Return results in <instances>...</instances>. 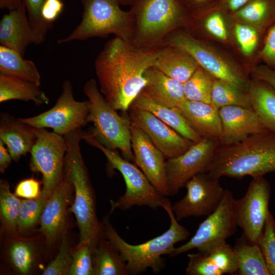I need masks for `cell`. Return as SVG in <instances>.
Instances as JSON below:
<instances>
[{"label":"cell","instance_id":"7","mask_svg":"<svg viewBox=\"0 0 275 275\" xmlns=\"http://www.w3.org/2000/svg\"><path fill=\"white\" fill-rule=\"evenodd\" d=\"M83 7L80 23L59 44L111 34L131 41L133 22L130 11H124L118 0H80Z\"/></svg>","mask_w":275,"mask_h":275},{"label":"cell","instance_id":"2","mask_svg":"<svg viewBox=\"0 0 275 275\" xmlns=\"http://www.w3.org/2000/svg\"><path fill=\"white\" fill-rule=\"evenodd\" d=\"M275 172V132L254 134L217 149L207 172L210 176L240 178Z\"/></svg>","mask_w":275,"mask_h":275},{"label":"cell","instance_id":"41","mask_svg":"<svg viewBox=\"0 0 275 275\" xmlns=\"http://www.w3.org/2000/svg\"><path fill=\"white\" fill-rule=\"evenodd\" d=\"M235 34L242 52L246 56L252 54L258 42L257 31L245 25L237 24L235 28Z\"/></svg>","mask_w":275,"mask_h":275},{"label":"cell","instance_id":"21","mask_svg":"<svg viewBox=\"0 0 275 275\" xmlns=\"http://www.w3.org/2000/svg\"><path fill=\"white\" fill-rule=\"evenodd\" d=\"M187 275L236 274L238 261L233 248L225 243L209 251L187 254Z\"/></svg>","mask_w":275,"mask_h":275},{"label":"cell","instance_id":"51","mask_svg":"<svg viewBox=\"0 0 275 275\" xmlns=\"http://www.w3.org/2000/svg\"><path fill=\"white\" fill-rule=\"evenodd\" d=\"M24 2V0H0V8L12 11L18 8Z\"/></svg>","mask_w":275,"mask_h":275},{"label":"cell","instance_id":"25","mask_svg":"<svg viewBox=\"0 0 275 275\" xmlns=\"http://www.w3.org/2000/svg\"><path fill=\"white\" fill-rule=\"evenodd\" d=\"M130 106L151 113L180 134L194 143L203 139L194 130L178 107H169L158 103L142 91L136 96Z\"/></svg>","mask_w":275,"mask_h":275},{"label":"cell","instance_id":"10","mask_svg":"<svg viewBox=\"0 0 275 275\" xmlns=\"http://www.w3.org/2000/svg\"><path fill=\"white\" fill-rule=\"evenodd\" d=\"M179 47L189 53L202 67L215 79L226 81L248 92L250 81L237 68L205 43L180 29L170 34L162 46Z\"/></svg>","mask_w":275,"mask_h":275},{"label":"cell","instance_id":"3","mask_svg":"<svg viewBox=\"0 0 275 275\" xmlns=\"http://www.w3.org/2000/svg\"><path fill=\"white\" fill-rule=\"evenodd\" d=\"M163 208L170 219L169 229L161 235L147 241L136 245L127 243L118 234L107 218L102 223L105 237L119 251L126 265L130 274L142 273L151 268L155 273H158L164 266L162 256H171L175 250V245L186 240L190 233L176 219L169 200Z\"/></svg>","mask_w":275,"mask_h":275},{"label":"cell","instance_id":"19","mask_svg":"<svg viewBox=\"0 0 275 275\" xmlns=\"http://www.w3.org/2000/svg\"><path fill=\"white\" fill-rule=\"evenodd\" d=\"M24 2L18 8L5 14L0 21V43L23 56L31 44L43 42L31 25Z\"/></svg>","mask_w":275,"mask_h":275},{"label":"cell","instance_id":"24","mask_svg":"<svg viewBox=\"0 0 275 275\" xmlns=\"http://www.w3.org/2000/svg\"><path fill=\"white\" fill-rule=\"evenodd\" d=\"M147 83L142 92L161 104L177 107L186 98L184 84L173 79L154 67L146 72Z\"/></svg>","mask_w":275,"mask_h":275},{"label":"cell","instance_id":"40","mask_svg":"<svg viewBox=\"0 0 275 275\" xmlns=\"http://www.w3.org/2000/svg\"><path fill=\"white\" fill-rule=\"evenodd\" d=\"M72 261L68 241L66 237H63L59 253L56 258L46 266L43 272V275L67 274Z\"/></svg>","mask_w":275,"mask_h":275},{"label":"cell","instance_id":"22","mask_svg":"<svg viewBox=\"0 0 275 275\" xmlns=\"http://www.w3.org/2000/svg\"><path fill=\"white\" fill-rule=\"evenodd\" d=\"M177 107L202 138L219 141L222 129L219 109L211 103L185 99Z\"/></svg>","mask_w":275,"mask_h":275},{"label":"cell","instance_id":"9","mask_svg":"<svg viewBox=\"0 0 275 275\" xmlns=\"http://www.w3.org/2000/svg\"><path fill=\"white\" fill-rule=\"evenodd\" d=\"M33 129L36 141L31 151L30 169L42 176L41 195L48 200L64 179L67 144L64 136L44 128Z\"/></svg>","mask_w":275,"mask_h":275},{"label":"cell","instance_id":"6","mask_svg":"<svg viewBox=\"0 0 275 275\" xmlns=\"http://www.w3.org/2000/svg\"><path fill=\"white\" fill-rule=\"evenodd\" d=\"M83 91L90 103L87 121L94 125L88 132L104 147L120 150L123 157L134 162L129 118L119 115L106 102L94 78L86 82Z\"/></svg>","mask_w":275,"mask_h":275},{"label":"cell","instance_id":"38","mask_svg":"<svg viewBox=\"0 0 275 275\" xmlns=\"http://www.w3.org/2000/svg\"><path fill=\"white\" fill-rule=\"evenodd\" d=\"M96 240L79 243L72 254L68 275H94V248Z\"/></svg>","mask_w":275,"mask_h":275},{"label":"cell","instance_id":"48","mask_svg":"<svg viewBox=\"0 0 275 275\" xmlns=\"http://www.w3.org/2000/svg\"><path fill=\"white\" fill-rule=\"evenodd\" d=\"M12 158L4 142L0 140V171L4 173L11 163Z\"/></svg>","mask_w":275,"mask_h":275},{"label":"cell","instance_id":"28","mask_svg":"<svg viewBox=\"0 0 275 275\" xmlns=\"http://www.w3.org/2000/svg\"><path fill=\"white\" fill-rule=\"evenodd\" d=\"M248 93L252 108L265 127L275 132V89L267 82L254 78Z\"/></svg>","mask_w":275,"mask_h":275},{"label":"cell","instance_id":"12","mask_svg":"<svg viewBox=\"0 0 275 275\" xmlns=\"http://www.w3.org/2000/svg\"><path fill=\"white\" fill-rule=\"evenodd\" d=\"M232 191L225 189L222 201L217 208L199 225L195 235L184 244L176 248L171 257H175L193 249L209 251L226 243V240L237 231Z\"/></svg>","mask_w":275,"mask_h":275},{"label":"cell","instance_id":"23","mask_svg":"<svg viewBox=\"0 0 275 275\" xmlns=\"http://www.w3.org/2000/svg\"><path fill=\"white\" fill-rule=\"evenodd\" d=\"M33 127L21 122L7 113H1L0 140L6 146L13 160L30 152L36 141Z\"/></svg>","mask_w":275,"mask_h":275},{"label":"cell","instance_id":"52","mask_svg":"<svg viewBox=\"0 0 275 275\" xmlns=\"http://www.w3.org/2000/svg\"><path fill=\"white\" fill-rule=\"evenodd\" d=\"M121 5L130 6V7L133 4L135 0H118Z\"/></svg>","mask_w":275,"mask_h":275},{"label":"cell","instance_id":"20","mask_svg":"<svg viewBox=\"0 0 275 275\" xmlns=\"http://www.w3.org/2000/svg\"><path fill=\"white\" fill-rule=\"evenodd\" d=\"M74 190L72 184L64 178L47 201L40 217V229L48 245L62 234L65 227L67 208Z\"/></svg>","mask_w":275,"mask_h":275},{"label":"cell","instance_id":"29","mask_svg":"<svg viewBox=\"0 0 275 275\" xmlns=\"http://www.w3.org/2000/svg\"><path fill=\"white\" fill-rule=\"evenodd\" d=\"M97 239L93 255L94 275H128L126 263L119 251L107 239Z\"/></svg>","mask_w":275,"mask_h":275},{"label":"cell","instance_id":"5","mask_svg":"<svg viewBox=\"0 0 275 275\" xmlns=\"http://www.w3.org/2000/svg\"><path fill=\"white\" fill-rule=\"evenodd\" d=\"M188 10L178 0H135L129 10L131 42L143 47L163 46L166 38L184 24Z\"/></svg>","mask_w":275,"mask_h":275},{"label":"cell","instance_id":"36","mask_svg":"<svg viewBox=\"0 0 275 275\" xmlns=\"http://www.w3.org/2000/svg\"><path fill=\"white\" fill-rule=\"evenodd\" d=\"M8 255L11 263L19 272L26 274L30 272L36 258L33 244L24 240H16L11 244Z\"/></svg>","mask_w":275,"mask_h":275},{"label":"cell","instance_id":"18","mask_svg":"<svg viewBox=\"0 0 275 275\" xmlns=\"http://www.w3.org/2000/svg\"><path fill=\"white\" fill-rule=\"evenodd\" d=\"M222 124L221 145L239 142L252 135L269 131L252 108L224 106L219 109Z\"/></svg>","mask_w":275,"mask_h":275},{"label":"cell","instance_id":"15","mask_svg":"<svg viewBox=\"0 0 275 275\" xmlns=\"http://www.w3.org/2000/svg\"><path fill=\"white\" fill-rule=\"evenodd\" d=\"M186 193L180 200L172 205L173 213L178 221L189 217L208 216L218 207L225 189L219 179L208 173L194 176L185 185Z\"/></svg>","mask_w":275,"mask_h":275},{"label":"cell","instance_id":"17","mask_svg":"<svg viewBox=\"0 0 275 275\" xmlns=\"http://www.w3.org/2000/svg\"><path fill=\"white\" fill-rule=\"evenodd\" d=\"M130 130L134 164L160 194L169 196L167 159L143 131L132 124Z\"/></svg>","mask_w":275,"mask_h":275},{"label":"cell","instance_id":"50","mask_svg":"<svg viewBox=\"0 0 275 275\" xmlns=\"http://www.w3.org/2000/svg\"><path fill=\"white\" fill-rule=\"evenodd\" d=\"M187 9L196 10L207 4L209 0H178Z\"/></svg>","mask_w":275,"mask_h":275},{"label":"cell","instance_id":"35","mask_svg":"<svg viewBox=\"0 0 275 275\" xmlns=\"http://www.w3.org/2000/svg\"><path fill=\"white\" fill-rule=\"evenodd\" d=\"M21 200L10 189L8 182L0 181V215L4 227L8 231L15 232L20 208Z\"/></svg>","mask_w":275,"mask_h":275},{"label":"cell","instance_id":"45","mask_svg":"<svg viewBox=\"0 0 275 275\" xmlns=\"http://www.w3.org/2000/svg\"><path fill=\"white\" fill-rule=\"evenodd\" d=\"M204 27L207 32L219 39L224 40L227 38V30L220 13L214 12L207 17Z\"/></svg>","mask_w":275,"mask_h":275},{"label":"cell","instance_id":"43","mask_svg":"<svg viewBox=\"0 0 275 275\" xmlns=\"http://www.w3.org/2000/svg\"><path fill=\"white\" fill-rule=\"evenodd\" d=\"M63 8L64 3L62 0H45L43 3L41 8V17L49 30L53 26V23L59 17Z\"/></svg>","mask_w":275,"mask_h":275},{"label":"cell","instance_id":"47","mask_svg":"<svg viewBox=\"0 0 275 275\" xmlns=\"http://www.w3.org/2000/svg\"><path fill=\"white\" fill-rule=\"evenodd\" d=\"M253 74L254 78L264 81L275 89V70L262 65L256 68Z\"/></svg>","mask_w":275,"mask_h":275},{"label":"cell","instance_id":"4","mask_svg":"<svg viewBox=\"0 0 275 275\" xmlns=\"http://www.w3.org/2000/svg\"><path fill=\"white\" fill-rule=\"evenodd\" d=\"M64 136L67 144L64 178L72 184L75 192L70 211L77 222L79 243L94 241L102 233L103 227L97 217L94 193L80 151L84 132L80 128Z\"/></svg>","mask_w":275,"mask_h":275},{"label":"cell","instance_id":"42","mask_svg":"<svg viewBox=\"0 0 275 275\" xmlns=\"http://www.w3.org/2000/svg\"><path fill=\"white\" fill-rule=\"evenodd\" d=\"M45 0H24L30 22L38 35L44 42L49 30L41 19L40 11Z\"/></svg>","mask_w":275,"mask_h":275},{"label":"cell","instance_id":"13","mask_svg":"<svg viewBox=\"0 0 275 275\" xmlns=\"http://www.w3.org/2000/svg\"><path fill=\"white\" fill-rule=\"evenodd\" d=\"M270 187L263 177H253L245 195L234 199L233 211L238 227L252 243H258L269 212Z\"/></svg>","mask_w":275,"mask_h":275},{"label":"cell","instance_id":"33","mask_svg":"<svg viewBox=\"0 0 275 275\" xmlns=\"http://www.w3.org/2000/svg\"><path fill=\"white\" fill-rule=\"evenodd\" d=\"M235 12L243 21L263 27L275 22V0H251Z\"/></svg>","mask_w":275,"mask_h":275},{"label":"cell","instance_id":"26","mask_svg":"<svg viewBox=\"0 0 275 275\" xmlns=\"http://www.w3.org/2000/svg\"><path fill=\"white\" fill-rule=\"evenodd\" d=\"M199 65L187 52L174 46H163L153 67L168 76L184 83Z\"/></svg>","mask_w":275,"mask_h":275},{"label":"cell","instance_id":"32","mask_svg":"<svg viewBox=\"0 0 275 275\" xmlns=\"http://www.w3.org/2000/svg\"><path fill=\"white\" fill-rule=\"evenodd\" d=\"M211 103L218 109L231 105L252 108L248 92L217 79L213 81Z\"/></svg>","mask_w":275,"mask_h":275},{"label":"cell","instance_id":"37","mask_svg":"<svg viewBox=\"0 0 275 275\" xmlns=\"http://www.w3.org/2000/svg\"><path fill=\"white\" fill-rule=\"evenodd\" d=\"M270 275H275V219L269 211L257 243Z\"/></svg>","mask_w":275,"mask_h":275},{"label":"cell","instance_id":"14","mask_svg":"<svg viewBox=\"0 0 275 275\" xmlns=\"http://www.w3.org/2000/svg\"><path fill=\"white\" fill-rule=\"evenodd\" d=\"M219 141L203 138L183 153L167 159V178L169 196L177 194L194 176L207 173Z\"/></svg>","mask_w":275,"mask_h":275},{"label":"cell","instance_id":"49","mask_svg":"<svg viewBox=\"0 0 275 275\" xmlns=\"http://www.w3.org/2000/svg\"><path fill=\"white\" fill-rule=\"evenodd\" d=\"M221 4L227 9L236 12L251 0H219Z\"/></svg>","mask_w":275,"mask_h":275},{"label":"cell","instance_id":"46","mask_svg":"<svg viewBox=\"0 0 275 275\" xmlns=\"http://www.w3.org/2000/svg\"><path fill=\"white\" fill-rule=\"evenodd\" d=\"M40 182L34 178H27L20 181L16 186L14 194L27 199H35L41 194Z\"/></svg>","mask_w":275,"mask_h":275},{"label":"cell","instance_id":"1","mask_svg":"<svg viewBox=\"0 0 275 275\" xmlns=\"http://www.w3.org/2000/svg\"><path fill=\"white\" fill-rule=\"evenodd\" d=\"M163 46H138L117 37L108 41L95 61L99 90L115 110H128L147 83L145 73L154 66Z\"/></svg>","mask_w":275,"mask_h":275},{"label":"cell","instance_id":"27","mask_svg":"<svg viewBox=\"0 0 275 275\" xmlns=\"http://www.w3.org/2000/svg\"><path fill=\"white\" fill-rule=\"evenodd\" d=\"M14 99L32 101L38 106L49 102L40 85L19 77L0 74V102Z\"/></svg>","mask_w":275,"mask_h":275},{"label":"cell","instance_id":"39","mask_svg":"<svg viewBox=\"0 0 275 275\" xmlns=\"http://www.w3.org/2000/svg\"><path fill=\"white\" fill-rule=\"evenodd\" d=\"M47 200L41 194L35 199L21 200L17 228L23 230L33 226L41 217Z\"/></svg>","mask_w":275,"mask_h":275},{"label":"cell","instance_id":"44","mask_svg":"<svg viewBox=\"0 0 275 275\" xmlns=\"http://www.w3.org/2000/svg\"><path fill=\"white\" fill-rule=\"evenodd\" d=\"M260 56L267 67L275 70V22L268 31Z\"/></svg>","mask_w":275,"mask_h":275},{"label":"cell","instance_id":"30","mask_svg":"<svg viewBox=\"0 0 275 275\" xmlns=\"http://www.w3.org/2000/svg\"><path fill=\"white\" fill-rule=\"evenodd\" d=\"M233 248L238 264L236 274L270 275L258 244L251 242L242 234Z\"/></svg>","mask_w":275,"mask_h":275},{"label":"cell","instance_id":"34","mask_svg":"<svg viewBox=\"0 0 275 275\" xmlns=\"http://www.w3.org/2000/svg\"><path fill=\"white\" fill-rule=\"evenodd\" d=\"M210 74L199 66L184 84L185 96L191 101L211 103V92L214 79Z\"/></svg>","mask_w":275,"mask_h":275},{"label":"cell","instance_id":"11","mask_svg":"<svg viewBox=\"0 0 275 275\" xmlns=\"http://www.w3.org/2000/svg\"><path fill=\"white\" fill-rule=\"evenodd\" d=\"M89 109V100L78 101L74 99L72 85L66 80L63 83L62 93L52 107L33 117L18 119L33 127L50 128L64 136L86 126Z\"/></svg>","mask_w":275,"mask_h":275},{"label":"cell","instance_id":"8","mask_svg":"<svg viewBox=\"0 0 275 275\" xmlns=\"http://www.w3.org/2000/svg\"><path fill=\"white\" fill-rule=\"evenodd\" d=\"M83 140L100 150L105 156L109 166L118 170L125 181V193L117 201H112L113 210L116 208L126 210L135 206L163 208L169 200L152 185L135 164L120 156L117 150L101 145L88 131L84 132Z\"/></svg>","mask_w":275,"mask_h":275},{"label":"cell","instance_id":"31","mask_svg":"<svg viewBox=\"0 0 275 275\" xmlns=\"http://www.w3.org/2000/svg\"><path fill=\"white\" fill-rule=\"evenodd\" d=\"M0 74L19 77L40 85L41 76L34 63L16 51L0 46Z\"/></svg>","mask_w":275,"mask_h":275},{"label":"cell","instance_id":"16","mask_svg":"<svg viewBox=\"0 0 275 275\" xmlns=\"http://www.w3.org/2000/svg\"><path fill=\"white\" fill-rule=\"evenodd\" d=\"M129 109V118L131 124L147 135L167 159L183 153L194 144L151 113L131 106Z\"/></svg>","mask_w":275,"mask_h":275}]
</instances>
